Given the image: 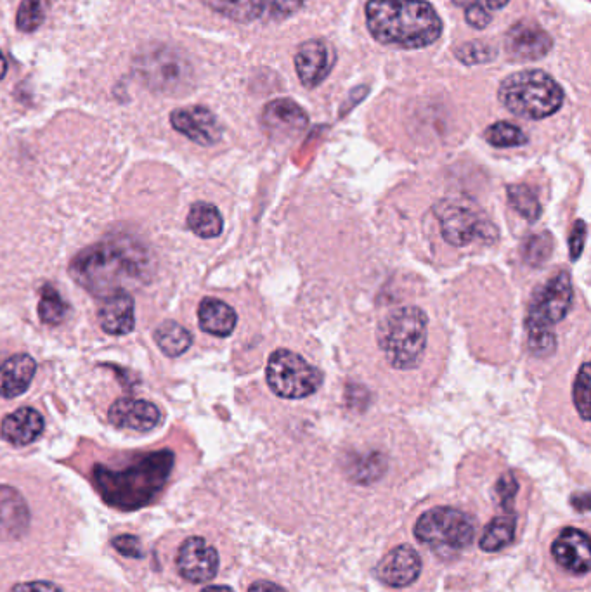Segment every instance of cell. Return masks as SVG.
Returning a JSON list of instances; mask_svg holds the SVG:
<instances>
[{
  "mask_svg": "<svg viewBox=\"0 0 591 592\" xmlns=\"http://www.w3.org/2000/svg\"><path fill=\"white\" fill-rule=\"evenodd\" d=\"M153 269L148 248L130 236H111L80 251L70 264V276L94 296L125 290V284L146 283Z\"/></svg>",
  "mask_w": 591,
  "mask_h": 592,
  "instance_id": "cell-1",
  "label": "cell"
},
{
  "mask_svg": "<svg viewBox=\"0 0 591 592\" xmlns=\"http://www.w3.org/2000/svg\"><path fill=\"white\" fill-rule=\"evenodd\" d=\"M364 14L371 37L384 46L425 49L441 39V16L425 0H368Z\"/></svg>",
  "mask_w": 591,
  "mask_h": 592,
  "instance_id": "cell-2",
  "label": "cell"
},
{
  "mask_svg": "<svg viewBox=\"0 0 591 592\" xmlns=\"http://www.w3.org/2000/svg\"><path fill=\"white\" fill-rule=\"evenodd\" d=\"M172 468L174 452L163 449L144 454L124 470H111L104 464H96L92 470V482L111 508L136 511L155 501L165 483L169 482Z\"/></svg>",
  "mask_w": 591,
  "mask_h": 592,
  "instance_id": "cell-3",
  "label": "cell"
},
{
  "mask_svg": "<svg viewBox=\"0 0 591 592\" xmlns=\"http://www.w3.org/2000/svg\"><path fill=\"white\" fill-rule=\"evenodd\" d=\"M429 319L420 307L392 310L378 326V347L390 366L410 371L420 366L427 348Z\"/></svg>",
  "mask_w": 591,
  "mask_h": 592,
  "instance_id": "cell-4",
  "label": "cell"
},
{
  "mask_svg": "<svg viewBox=\"0 0 591 592\" xmlns=\"http://www.w3.org/2000/svg\"><path fill=\"white\" fill-rule=\"evenodd\" d=\"M498 97L512 115L526 120H543L555 115L566 99L559 82L541 70L508 75L501 82Z\"/></svg>",
  "mask_w": 591,
  "mask_h": 592,
  "instance_id": "cell-5",
  "label": "cell"
},
{
  "mask_svg": "<svg viewBox=\"0 0 591 592\" xmlns=\"http://www.w3.org/2000/svg\"><path fill=\"white\" fill-rule=\"evenodd\" d=\"M571 303L572 284L567 272H559L534 293L527 316L529 347L533 354L546 357L555 352L557 340L552 328L567 316Z\"/></svg>",
  "mask_w": 591,
  "mask_h": 592,
  "instance_id": "cell-6",
  "label": "cell"
},
{
  "mask_svg": "<svg viewBox=\"0 0 591 592\" xmlns=\"http://www.w3.org/2000/svg\"><path fill=\"white\" fill-rule=\"evenodd\" d=\"M415 537L441 556H453L467 549L475 537L470 516L455 508H434L423 513L415 525Z\"/></svg>",
  "mask_w": 591,
  "mask_h": 592,
  "instance_id": "cell-7",
  "label": "cell"
},
{
  "mask_svg": "<svg viewBox=\"0 0 591 592\" xmlns=\"http://www.w3.org/2000/svg\"><path fill=\"white\" fill-rule=\"evenodd\" d=\"M267 385L281 399H306L318 392L323 374L311 366L302 355L280 348L269 357L266 369Z\"/></svg>",
  "mask_w": 591,
  "mask_h": 592,
  "instance_id": "cell-8",
  "label": "cell"
},
{
  "mask_svg": "<svg viewBox=\"0 0 591 592\" xmlns=\"http://www.w3.org/2000/svg\"><path fill=\"white\" fill-rule=\"evenodd\" d=\"M136 70L144 84L151 91L174 92L186 91L193 82V68L179 52L169 47H153L137 58Z\"/></svg>",
  "mask_w": 591,
  "mask_h": 592,
  "instance_id": "cell-9",
  "label": "cell"
},
{
  "mask_svg": "<svg viewBox=\"0 0 591 592\" xmlns=\"http://www.w3.org/2000/svg\"><path fill=\"white\" fill-rule=\"evenodd\" d=\"M436 212L437 219L441 222L442 238L449 245L465 246L474 239H493L496 234L491 222L467 201H442Z\"/></svg>",
  "mask_w": 591,
  "mask_h": 592,
  "instance_id": "cell-10",
  "label": "cell"
},
{
  "mask_svg": "<svg viewBox=\"0 0 591 592\" xmlns=\"http://www.w3.org/2000/svg\"><path fill=\"white\" fill-rule=\"evenodd\" d=\"M212 11L236 23H276L292 18L307 0H203Z\"/></svg>",
  "mask_w": 591,
  "mask_h": 592,
  "instance_id": "cell-11",
  "label": "cell"
},
{
  "mask_svg": "<svg viewBox=\"0 0 591 592\" xmlns=\"http://www.w3.org/2000/svg\"><path fill=\"white\" fill-rule=\"evenodd\" d=\"M306 111L292 99H274L262 111V127L274 141H290L307 129Z\"/></svg>",
  "mask_w": 591,
  "mask_h": 592,
  "instance_id": "cell-12",
  "label": "cell"
},
{
  "mask_svg": "<svg viewBox=\"0 0 591 592\" xmlns=\"http://www.w3.org/2000/svg\"><path fill=\"white\" fill-rule=\"evenodd\" d=\"M177 570L193 584L208 582L219 572V553L203 537H189L177 554Z\"/></svg>",
  "mask_w": 591,
  "mask_h": 592,
  "instance_id": "cell-13",
  "label": "cell"
},
{
  "mask_svg": "<svg viewBox=\"0 0 591 592\" xmlns=\"http://www.w3.org/2000/svg\"><path fill=\"white\" fill-rule=\"evenodd\" d=\"M333 65H335V51L326 40H306L304 44H300L295 54L297 77L306 89H314L323 84L332 73Z\"/></svg>",
  "mask_w": 591,
  "mask_h": 592,
  "instance_id": "cell-14",
  "label": "cell"
},
{
  "mask_svg": "<svg viewBox=\"0 0 591 592\" xmlns=\"http://www.w3.org/2000/svg\"><path fill=\"white\" fill-rule=\"evenodd\" d=\"M170 123L174 130L200 146H214L222 139V125L205 106H186L172 111Z\"/></svg>",
  "mask_w": 591,
  "mask_h": 592,
  "instance_id": "cell-15",
  "label": "cell"
},
{
  "mask_svg": "<svg viewBox=\"0 0 591 592\" xmlns=\"http://www.w3.org/2000/svg\"><path fill=\"white\" fill-rule=\"evenodd\" d=\"M375 573L385 586L408 587L416 582L422 573V558L413 547L403 544L394 547L378 561Z\"/></svg>",
  "mask_w": 591,
  "mask_h": 592,
  "instance_id": "cell-16",
  "label": "cell"
},
{
  "mask_svg": "<svg viewBox=\"0 0 591 592\" xmlns=\"http://www.w3.org/2000/svg\"><path fill=\"white\" fill-rule=\"evenodd\" d=\"M505 47L517 61H536L550 54L553 39L536 23H515L505 35Z\"/></svg>",
  "mask_w": 591,
  "mask_h": 592,
  "instance_id": "cell-17",
  "label": "cell"
},
{
  "mask_svg": "<svg viewBox=\"0 0 591 592\" xmlns=\"http://www.w3.org/2000/svg\"><path fill=\"white\" fill-rule=\"evenodd\" d=\"M108 419L111 425L117 426L120 430L146 433L158 426L162 412L153 402L125 397L111 404Z\"/></svg>",
  "mask_w": 591,
  "mask_h": 592,
  "instance_id": "cell-18",
  "label": "cell"
},
{
  "mask_svg": "<svg viewBox=\"0 0 591 592\" xmlns=\"http://www.w3.org/2000/svg\"><path fill=\"white\" fill-rule=\"evenodd\" d=\"M552 554L559 567L572 575L590 572V537L579 528H566L553 542Z\"/></svg>",
  "mask_w": 591,
  "mask_h": 592,
  "instance_id": "cell-19",
  "label": "cell"
},
{
  "mask_svg": "<svg viewBox=\"0 0 591 592\" xmlns=\"http://www.w3.org/2000/svg\"><path fill=\"white\" fill-rule=\"evenodd\" d=\"M136 305L127 290H117L101 298L99 324L104 333L113 336L129 335L136 326Z\"/></svg>",
  "mask_w": 591,
  "mask_h": 592,
  "instance_id": "cell-20",
  "label": "cell"
},
{
  "mask_svg": "<svg viewBox=\"0 0 591 592\" xmlns=\"http://www.w3.org/2000/svg\"><path fill=\"white\" fill-rule=\"evenodd\" d=\"M30 528V509L20 490L0 485V541H18Z\"/></svg>",
  "mask_w": 591,
  "mask_h": 592,
  "instance_id": "cell-21",
  "label": "cell"
},
{
  "mask_svg": "<svg viewBox=\"0 0 591 592\" xmlns=\"http://www.w3.org/2000/svg\"><path fill=\"white\" fill-rule=\"evenodd\" d=\"M46 423L37 409L21 407L2 419L0 435L16 447H25L35 442L44 433Z\"/></svg>",
  "mask_w": 591,
  "mask_h": 592,
  "instance_id": "cell-22",
  "label": "cell"
},
{
  "mask_svg": "<svg viewBox=\"0 0 591 592\" xmlns=\"http://www.w3.org/2000/svg\"><path fill=\"white\" fill-rule=\"evenodd\" d=\"M37 373V362L26 354H16L0 362V397H20L32 385Z\"/></svg>",
  "mask_w": 591,
  "mask_h": 592,
  "instance_id": "cell-23",
  "label": "cell"
},
{
  "mask_svg": "<svg viewBox=\"0 0 591 592\" xmlns=\"http://www.w3.org/2000/svg\"><path fill=\"white\" fill-rule=\"evenodd\" d=\"M198 321H200V328L208 335L226 338L236 328L238 316L228 303L207 296V298H203L200 307H198Z\"/></svg>",
  "mask_w": 591,
  "mask_h": 592,
  "instance_id": "cell-24",
  "label": "cell"
},
{
  "mask_svg": "<svg viewBox=\"0 0 591 592\" xmlns=\"http://www.w3.org/2000/svg\"><path fill=\"white\" fill-rule=\"evenodd\" d=\"M188 227L198 238L212 239L221 236L224 220L217 206L207 201H198L188 213Z\"/></svg>",
  "mask_w": 591,
  "mask_h": 592,
  "instance_id": "cell-25",
  "label": "cell"
},
{
  "mask_svg": "<svg viewBox=\"0 0 591 592\" xmlns=\"http://www.w3.org/2000/svg\"><path fill=\"white\" fill-rule=\"evenodd\" d=\"M155 342L167 357H179L193 345V336L176 321H165L155 329Z\"/></svg>",
  "mask_w": 591,
  "mask_h": 592,
  "instance_id": "cell-26",
  "label": "cell"
},
{
  "mask_svg": "<svg viewBox=\"0 0 591 592\" xmlns=\"http://www.w3.org/2000/svg\"><path fill=\"white\" fill-rule=\"evenodd\" d=\"M515 518L512 516H498L484 528L479 546L486 553H496L514 541Z\"/></svg>",
  "mask_w": 591,
  "mask_h": 592,
  "instance_id": "cell-27",
  "label": "cell"
},
{
  "mask_svg": "<svg viewBox=\"0 0 591 592\" xmlns=\"http://www.w3.org/2000/svg\"><path fill=\"white\" fill-rule=\"evenodd\" d=\"M70 314V305L52 284H44L40 290L39 317L40 321L49 326H58Z\"/></svg>",
  "mask_w": 591,
  "mask_h": 592,
  "instance_id": "cell-28",
  "label": "cell"
},
{
  "mask_svg": "<svg viewBox=\"0 0 591 592\" xmlns=\"http://www.w3.org/2000/svg\"><path fill=\"white\" fill-rule=\"evenodd\" d=\"M508 200L514 206L517 213L524 219L534 222L541 217V205L538 196L531 187L526 184H512L507 187Z\"/></svg>",
  "mask_w": 591,
  "mask_h": 592,
  "instance_id": "cell-29",
  "label": "cell"
},
{
  "mask_svg": "<svg viewBox=\"0 0 591 592\" xmlns=\"http://www.w3.org/2000/svg\"><path fill=\"white\" fill-rule=\"evenodd\" d=\"M52 0H23L16 13V26L20 32L32 33L39 30L46 20Z\"/></svg>",
  "mask_w": 591,
  "mask_h": 592,
  "instance_id": "cell-30",
  "label": "cell"
},
{
  "mask_svg": "<svg viewBox=\"0 0 591 592\" xmlns=\"http://www.w3.org/2000/svg\"><path fill=\"white\" fill-rule=\"evenodd\" d=\"M486 141L494 148H517L524 146L527 136L514 123L496 122L484 132Z\"/></svg>",
  "mask_w": 591,
  "mask_h": 592,
  "instance_id": "cell-31",
  "label": "cell"
},
{
  "mask_svg": "<svg viewBox=\"0 0 591 592\" xmlns=\"http://www.w3.org/2000/svg\"><path fill=\"white\" fill-rule=\"evenodd\" d=\"M455 54L458 61L467 66L484 65V63H489V61L496 58V51H494L493 47L486 44V42H481V40L463 44V46L456 49Z\"/></svg>",
  "mask_w": 591,
  "mask_h": 592,
  "instance_id": "cell-32",
  "label": "cell"
},
{
  "mask_svg": "<svg viewBox=\"0 0 591 592\" xmlns=\"http://www.w3.org/2000/svg\"><path fill=\"white\" fill-rule=\"evenodd\" d=\"M590 383V364L585 362L579 369L576 381H574V390H572L574 392V404H576V409H578L579 416L583 421H590Z\"/></svg>",
  "mask_w": 591,
  "mask_h": 592,
  "instance_id": "cell-33",
  "label": "cell"
},
{
  "mask_svg": "<svg viewBox=\"0 0 591 592\" xmlns=\"http://www.w3.org/2000/svg\"><path fill=\"white\" fill-rule=\"evenodd\" d=\"M553 243L552 236H548L546 232L538 234V236H531L527 239L526 248H524V257L531 265H540L548 260L550 253H552Z\"/></svg>",
  "mask_w": 591,
  "mask_h": 592,
  "instance_id": "cell-34",
  "label": "cell"
},
{
  "mask_svg": "<svg viewBox=\"0 0 591 592\" xmlns=\"http://www.w3.org/2000/svg\"><path fill=\"white\" fill-rule=\"evenodd\" d=\"M517 492H519V483L515 480L514 475H512V473H505V475L500 478L498 485H496V494L500 496L503 508L510 511V513H514V501Z\"/></svg>",
  "mask_w": 591,
  "mask_h": 592,
  "instance_id": "cell-35",
  "label": "cell"
},
{
  "mask_svg": "<svg viewBox=\"0 0 591 592\" xmlns=\"http://www.w3.org/2000/svg\"><path fill=\"white\" fill-rule=\"evenodd\" d=\"M113 547L118 553L127 558H141L143 556V546L136 535H118L111 541Z\"/></svg>",
  "mask_w": 591,
  "mask_h": 592,
  "instance_id": "cell-36",
  "label": "cell"
},
{
  "mask_svg": "<svg viewBox=\"0 0 591 592\" xmlns=\"http://www.w3.org/2000/svg\"><path fill=\"white\" fill-rule=\"evenodd\" d=\"M465 21L475 30H484L491 23V14L481 4H470L465 11Z\"/></svg>",
  "mask_w": 591,
  "mask_h": 592,
  "instance_id": "cell-37",
  "label": "cell"
},
{
  "mask_svg": "<svg viewBox=\"0 0 591 592\" xmlns=\"http://www.w3.org/2000/svg\"><path fill=\"white\" fill-rule=\"evenodd\" d=\"M585 239H586V224L583 220H578L574 227H572V234L571 239H569V246H571V258L576 262L579 257H581V253H583V248H585Z\"/></svg>",
  "mask_w": 591,
  "mask_h": 592,
  "instance_id": "cell-38",
  "label": "cell"
},
{
  "mask_svg": "<svg viewBox=\"0 0 591 592\" xmlns=\"http://www.w3.org/2000/svg\"><path fill=\"white\" fill-rule=\"evenodd\" d=\"M11 592H61L58 586H54L51 582H44V580H37V582H25V584H18L13 587Z\"/></svg>",
  "mask_w": 591,
  "mask_h": 592,
  "instance_id": "cell-39",
  "label": "cell"
},
{
  "mask_svg": "<svg viewBox=\"0 0 591 592\" xmlns=\"http://www.w3.org/2000/svg\"><path fill=\"white\" fill-rule=\"evenodd\" d=\"M248 592H286L283 587L278 586V584H273V582H267V580H257L254 582Z\"/></svg>",
  "mask_w": 591,
  "mask_h": 592,
  "instance_id": "cell-40",
  "label": "cell"
},
{
  "mask_svg": "<svg viewBox=\"0 0 591 592\" xmlns=\"http://www.w3.org/2000/svg\"><path fill=\"white\" fill-rule=\"evenodd\" d=\"M572 504L574 508L578 509L579 513H586L590 509V497L588 494H579V496L572 497Z\"/></svg>",
  "mask_w": 591,
  "mask_h": 592,
  "instance_id": "cell-41",
  "label": "cell"
},
{
  "mask_svg": "<svg viewBox=\"0 0 591 592\" xmlns=\"http://www.w3.org/2000/svg\"><path fill=\"white\" fill-rule=\"evenodd\" d=\"M510 0H484V4L489 7V9H493V11H498V9H503V7L507 6Z\"/></svg>",
  "mask_w": 591,
  "mask_h": 592,
  "instance_id": "cell-42",
  "label": "cell"
},
{
  "mask_svg": "<svg viewBox=\"0 0 591 592\" xmlns=\"http://www.w3.org/2000/svg\"><path fill=\"white\" fill-rule=\"evenodd\" d=\"M7 75V61L6 56L0 51V80H4Z\"/></svg>",
  "mask_w": 591,
  "mask_h": 592,
  "instance_id": "cell-43",
  "label": "cell"
},
{
  "mask_svg": "<svg viewBox=\"0 0 591 592\" xmlns=\"http://www.w3.org/2000/svg\"><path fill=\"white\" fill-rule=\"evenodd\" d=\"M202 592H234L231 587L228 586H208L203 589Z\"/></svg>",
  "mask_w": 591,
  "mask_h": 592,
  "instance_id": "cell-44",
  "label": "cell"
},
{
  "mask_svg": "<svg viewBox=\"0 0 591 592\" xmlns=\"http://www.w3.org/2000/svg\"><path fill=\"white\" fill-rule=\"evenodd\" d=\"M456 6H465L468 7L470 4H474V0H453Z\"/></svg>",
  "mask_w": 591,
  "mask_h": 592,
  "instance_id": "cell-45",
  "label": "cell"
}]
</instances>
